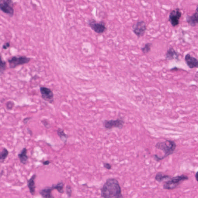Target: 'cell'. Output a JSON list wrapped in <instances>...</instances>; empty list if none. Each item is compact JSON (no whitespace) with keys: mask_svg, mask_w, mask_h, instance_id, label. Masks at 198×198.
<instances>
[{"mask_svg":"<svg viewBox=\"0 0 198 198\" xmlns=\"http://www.w3.org/2000/svg\"><path fill=\"white\" fill-rule=\"evenodd\" d=\"M103 198H124L119 181L115 178L107 180L101 189Z\"/></svg>","mask_w":198,"mask_h":198,"instance_id":"cell-1","label":"cell"},{"mask_svg":"<svg viewBox=\"0 0 198 198\" xmlns=\"http://www.w3.org/2000/svg\"><path fill=\"white\" fill-rule=\"evenodd\" d=\"M155 147L156 149L163 151L164 153V155L161 157H159L157 154L154 155V159L157 161H159L173 154L176 150V144L173 140H167L157 143L156 144Z\"/></svg>","mask_w":198,"mask_h":198,"instance_id":"cell-2","label":"cell"},{"mask_svg":"<svg viewBox=\"0 0 198 198\" xmlns=\"http://www.w3.org/2000/svg\"><path fill=\"white\" fill-rule=\"evenodd\" d=\"M188 179V177L185 175H182L171 178L164 182L163 187L164 189L171 190L176 188L182 182Z\"/></svg>","mask_w":198,"mask_h":198,"instance_id":"cell-3","label":"cell"},{"mask_svg":"<svg viewBox=\"0 0 198 198\" xmlns=\"http://www.w3.org/2000/svg\"><path fill=\"white\" fill-rule=\"evenodd\" d=\"M31 58L25 56H14L8 58V62L9 67L14 69L19 65H24L29 62Z\"/></svg>","mask_w":198,"mask_h":198,"instance_id":"cell-4","label":"cell"},{"mask_svg":"<svg viewBox=\"0 0 198 198\" xmlns=\"http://www.w3.org/2000/svg\"><path fill=\"white\" fill-rule=\"evenodd\" d=\"M14 5L13 1L11 0H1L0 1L1 10L11 17H13L14 15Z\"/></svg>","mask_w":198,"mask_h":198,"instance_id":"cell-5","label":"cell"},{"mask_svg":"<svg viewBox=\"0 0 198 198\" xmlns=\"http://www.w3.org/2000/svg\"><path fill=\"white\" fill-rule=\"evenodd\" d=\"M182 16V13L179 8H175L170 12L169 15V21L173 27H177L179 25Z\"/></svg>","mask_w":198,"mask_h":198,"instance_id":"cell-6","label":"cell"},{"mask_svg":"<svg viewBox=\"0 0 198 198\" xmlns=\"http://www.w3.org/2000/svg\"><path fill=\"white\" fill-rule=\"evenodd\" d=\"M88 24L91 29L98 34H102L107 29L105 23L104 21L98 22L94 19H91L88 21Z\"/></svg>","mask_w":198,"mask_h":198,"instance_id":"cell-7","label":"cell"},{"mask_svg":"<svg viewBox=\"0 0 198 198\" xmlns=\"http://www.w3.org/2000/svg\"><path fill=\"white\" fill-rule=\"evenodd\" d=\"M134 34L138 37L143 36L147 29V26L145 21L140 20L134 23L132 27Z\"/></svg>","mask_w":198,"mask_h":198,"instance_id":"cell-8","label":"cell"},{"mask_svg":"<svg viewBox=\"0 0 198 198\" xmlns=\"http://www.w3.org/2000/svg\"><path fill=\"white\" fill-rule=\"evenodd\" d=\"M125 122L122 119H118L117 120H105L103 123L104 127L107 129H111L114 128L121 129L124 127Z\"/></svg>","mask_w":198,"mask_h":198,"instance_id":"cell-9","label":"cell"},{"mask_svg":"<svg viewBox=\"0 0 198 198\" xmlns=\"http://www.w3.org/2000/svg\"><path fill=\"white\" fill-rule=\"evenodd\" d=\"M40 90L43 100L49 103H53L54 101V95L51 89L47 87L41 86L40 87Z\"/></svg>","mask_w":198,"mask_h":198,"instance_id":"cell-10","label":"cell"},{"mask_svg":"<svg viewBox=\"0 0 198 198\" xmlns=\"http://www.w3.org/2000/svg\"><path fill=\"white\" fill-rule=\"evenodd\" d=\"M185 61L189 68H198V59L191 55L190 53H187L185 56Z\"/></svg>","mask_w":198,"mask_h":198,"instance_id":"cell-11","label":"cell"},{"mask_svg":"<svg viewBox=\"0 0 198 198\" xmlns=\"http://www.w3.org/2000/svg\"><path fill=\"white\" fill-rule=\"evenodd\" d=\"M186 22L191 27H195L198 24V5L194 13L186 17Z\"/></svg>","mask_w":198,"mask_h":198,"instance_id":"cell-12","label":"cell"},{"mask_svg":"<svg viewBox=\"0 0 198 198\" xmlns=\"http://www.w3.org/2000/svg\"><path fill=\"white\" fill-rule=\"evenodd\" d=\"M180 53L173 47H170L165 55L166 59L168 60H179Z\"/></svg>","mask_w":198,"mask_h":198,"instance_id":"cell-13","label":"cell"},{"mask_svg":"<svg viewBox=\"0 0 198 198\" xmlns=\"http://www.w3.org/2000/svg\"><path fill=\"white\" fill-rule=\"evenodd\" d=\"M37 177L36 174H34L31 176L30 178L27 180V186L29 190L30 193L32 195H34L35 194L36 186L35 180Z\"/></svg>","mask_w":198,"mask_h":198,"instance_id":"cell-14","label":"cell"},{"mask_svg":"<svg viewBox=\"0 0 198 198\" xmlns=\"http://www.w3.org/2000/svg\"><path fill=\"white\" fill-rule=\"evenodd\" d=\"M55 190L53 185L51 187H46L39 191V194L43 198H55L52 194V191Z\"/></svg>","mask_w":198,"mask_h":198,"instance_id":"cell-15","label":"cell"},{"mask_svg":"<svg viewBox=\"0 0 198 198\" xmlns=\"http://www.w3.org/2000/svg\"><path fill=\"white\" fill-rule=\"evenodd\" d=\"M27 149L24 147L18 155L20 163L24 165L27 164L28 159V157L27 155Z\"/></svg>","mask_w":198,"mask_h":198,"instance_id":"cell-16","label":"cell"},{"mask_svg":"<svg viewBox=\"0 0 198 198\" xmlns=\"http://www.w3.org/2000/svg\"><path fill=\"white\" fill-rule=\"evenodd\" d=\"M57 134L59 136L61 140L64 143L66 144L68 138V136L64 132L62 129L58 128L57 131Z\"/></svg>","mask_w":198,"mask_h":198,"instance_id":"cell-17","label":"cell"},{"mask_svg":"<svg viewBox=\"0 0 198 198\" xmlns=\"http://www.w3.org/2000/svg\"><path fill=\"white\" fill-rule=\"evenodd\" d=\"M171 178V177L169 175H165L162 172H158L156 174L155 179L157 182H161L164 180H169Z\"/></svg>","mask_w":198,"mask_h":198,"instance_id":"cell-18","label":"cell"},{"mask_svg":"<svg viewBox=\"0 0 198 198\" xmlns=\"http://www.w3.org/2000/svg\"><path fill=\"white\" fill-rule=\"evenodd\" d=\"M9 154V152L8 150L6 148H3L0 153V162L1 163H3L4 162Z\"/></svg>","mask_w":198,"mask_h":198,"instance_id":"cell-19","label":"cell"},{"mask_svg":"<svg viewBox=\"0 0 198 198\" xmlns=\"http://www.w3.org/2000/svg\"><path fill=\"white\" fill-rule=\"evenodd\" d=\"M55 190H56L60 194H63L64 192V183L62 181H60L58 182L57 184H53Z\"/></svg>","mask_w":198,"mask_h":198,"instance_id":"cell-20","label":"cell"},{"mask_svg":"<svg viewBox=\"0 0 198 198\" xmlns=\"http://www.w3.org/2000/svg\"><path fill=\"white\" fill-rule=\"evenodd\" d=\"M152 44L151 43H147L145 44L143 47L141 48V51L144 54L148 53L151 51Z\"/></svg>","mask_w":198,"mask_h":198,"instance_id":"cell-21","label":"cell"},{"mask_svg":"<svg viewBox=\"0 0 198 198\" xmlns=\"http://www.w3.org/2000/svg\"><path fill=\"white\" fill-rule=\"evenodd\" d=\"M6 63L2 59L1 57V64H0V74H1V76L6 71Z\"/></svg>","mask_w":198,"mask_h":198,"instance_id":"cell-22","label":"cell"},{"mask_svg":"<svg viewBox=\"0 0 198 198\" xmlns=\"http://www.w3.org/2000/svg\"><path fill=\"white\" fill-rule=\"evenodd\" d=\"M65 193L67 197L70 198L71 197L72 194V189L71 186L70 185H67L65 187Z\"/></svg>","mask_w":198,"mask_h":198,"instance_id":"cell-23","label":"cell"},{"mask_svg":"<svg viewBox=\"0 0 198 198\" xmlns=\"http://www.w3.org/2000/svg\"><path fill=\"white\" fill-rule=\"evenodd\" d=\"M15 105V103L13 101H8L6 103V108L8 110H12Z\"/></svg>","mask_w":198,"mask_h":198,"instance_id":"cell-24","label":"cell"},{"mask_svg":"<svg viewBox=\"0 0 198 198\" xmlns=\"http://www.w3.org/2000/svg\"><path fill=\"white\" fill-rule=\"evenodd\" d=\"M41 123L46 128H49L50 127V124L47 120H43L41 121Z\"/></svg>","mask_w":198,"mask_h":198,"instance_id":"cell-25","label":"cell"},{"mask_svg":"<svg viewBox=\"0 0 198 198\" xmlns=\"http://www.w3.org/2000/svg\"><path fill=\"white\" fill-rule=\"evenodd\" d=\"M103 166L105 168L108 170H110L112 169V165L108 163H103Z\"/></svg>","mask_w":198,"mask_h":198,"instance_id":"cell-26","label":"cell"},{"mask_svg":"<svg viewBox=\"0 0 198 198\" xmlns=\"http://www.w3.org/2000/svg\"><path fill=\"white\" fill-rule=\"evenodd\" d=\"M11 46L10 43L9 42H7L5 43L2 46V48L4 50H6L7 49L10 47Z\"/></svg>","mask_w":198,"mask_h":198,"instance_id":"cell-27","label":"cell"},{"mask_svg":"<svg viewBox=\"0 0 198 198\" xmlns=\"http://www.w3.org/2000/svg\"><path fill=\"white\" fill-rule=\"evenodd\" d=\"M31 119H32V118L31 117H27L25 118L23 120L24 124H28V121L31 120Z\"/></svg>","mask_w":198,"mask_h":198,"instance_id":"cell-28","label":"cell"},{"mask_svg":"<svg viewBox=\"0 0 198 198\" xmlns=\"http://www.w3.org/2000/svg\"><path fill=\"white\" fill-rule=\"evenodd\" d=\"M50 163V161L49 160H46L44 161L43 162V165L44 166H48L49 165Z\"/></svg>","mask_w":198,"mask_h":198,"instance_id":"cell-29","label":"cell"},{"mask_svg":"<svg viewBox=\"0 0 198 198\" xmlns=\"http://www.w3.org/2000/svg\"><path fill=\"white\" fill-rule=\"evenodd\" d=\"M179 68L175 66L174 67H173L172 68L170 69V71H177L178 70H179Z\"/></svg>","mask_w":198,"mask_h":198,"instance_id":"cell-30","label":"cell"},{"mask_svg":"<svg viewBox=\"0 0 198 198\" xmlns=\"http://www.w3.org/2000/svg\"><path fill=\"white\" fill-rule=\"evenodd\" d=\"M195 179H196V180L198 182V171L196 173V174L195 175Z\"/></svg>","mask_w":198,"mask_h":198,"instance_id":"cell-31","label":"cell"},{"mask_svg":"<svg viewBox=\"0 0 198 198\" xmlns=\"http://www.w3.org/2000/svg\"><path fill=\"white\" fill-rule=\"evenodd\" d=\"M27 130H28V132H29V134L30 135H32V131H31L29 129V128H27Z\"/></svg>","mask_w":198,"mask_h":198,"instance_id":"cell-32","label":"cell"}]
</instances>
